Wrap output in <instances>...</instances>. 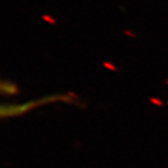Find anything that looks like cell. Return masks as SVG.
Listing matches in <instances>:
<instances>
[{"instance_id": "1", "label": "cell", "mask_w": 168, "mask_h": 168, "mask_svg": "<svg viewBox=\"0 0 168 168\" xmlns=\"http://www.w3.org/2000/svg\"><path fill=\"white\" fill-rule=\"evenodd\" d=\"M57 100H63L66 102H74L71 96L63 94L58 95H50V96L43 97L38 100H30L22 104H2L1 109H0V114L1 117H18L22 114H25L28 110L35 109L42 104H47L48 102L57 101Z\"/></svg>"}, {"instance_id": "2", "label": "cell", "mask_w": 168, "mask_h": 168, "mask_svg": "<svg viewBox=\"0 0 168 168\" xmlns=\"http://www.w3.org/2000/svg\"><path fill=\"white\" fill-rule=\"evenodd\" d=\"M0 91H1V94L8 95V96L17 95L20 93L17 84L11 82L9 80H1V82H0Z\"/></svg>"}, {"instance_id": "3", "label": "cell", "mask_w": 168, "mask_h": 168, "mask_svg": "<svg viewBox=\"0 0 168 168\" xmlns=\"http://www.w3.org/2000/svg\"><path fill=\"white\" fill-rule=\"evenodd\" d=\"M104 67H106V68L110 69V70H114V71H116V70H117V68L114 66V65H112V63H109V62H105V63H104Z\"/></svg>"}, {"instance_id": "4", "label": "cell", "mask_w": 168, "mask_h": 168, "mask_svg": "<svg viewBox=\"0 0 168 168\" xmlns=\"http://www.w3.org/2000/svg\"><path fill=\"white\" fill-rule=\"evenodd\" d=\"M44 20H47V21H50V23H51V25H55V23H56V21H55V20H53L51 16L44 15Z\"/></svg>"}, {"instance_id": "5", "label": "cell", "mask_w": 168, "mask_h": 168, "mask_svg": "<svg viewBox=\"0 0 168 168\" xmlns=\"http://www.w3.org/2000/svg\"><path fill=\"white\" fill-rule=\"evenodd\" d=\"M151 102L156 104V105H159V106H161L162 105V101H160V100L157 99V98H151Z\"/></svg>"}]
</instances>
